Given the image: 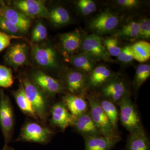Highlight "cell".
<instances>
[{
  "instance_id": "1",
  "label": "cell",
  "mask_w": 150,
  "mask_h": 150,
  "mask_svg": "<svg viewBox=\"0 0 150 150\" xmlns=\"http://www.w3.org/2000/svg\"><path fill=\"white\" fill-rule=\"evenodd\" d=\"M121 18L112 9L107 8L100 12L89 21L87 28L91 33L101 37L112 34L121 24Z\"/></svg>"
},
{
  "instance_id": "2",
  "label": "cell",
  "mask_w": 150,
  "mask_h": 150,
  "mask_svg": "<svg viewBox=\"0 0 150 150\" xmlns=\"http://www.w3.org/2000/svg\"><path fill=\"white\" fill-rule=\"evenodd\" d=\"M20 80L38 120L45 123L48 115V103L46 94L29 78L24 76Z\"/></svg>"
},
{
  "instance_id": "3",
  "label": "cell",
  "mask_w": 150,
  "mask_h": 150,
  "mask_svg": "<svg viewBox=\"0 0 150 150\" xmlns=\"http://www.w3.org/2000/svg\"><path fill=\"white\" fill-rule=\"evenodd\" d=\"M84 97L88 102L89 110L91 118L103 136L112 137L118 135L101 107L96 92L88 91Z\"/></svg>"
},
{
  "instance_id": "4",
  "label": "cell",
  "mask_w": 150,
  "mask_h": 150,
  "mask_svg": "<svg viewBox=\"0 0 150 150\" xmlns=\"http://www.w3.org/2000/svg\"><path fill=\"white\" fill-rule=\"evenodd\" d=\"M97 93L100 96L119 105L126 97L131 95L129 82L119 76L108 81Z\"/></svg>"
},
{
  "instance_id": "5",
  "label": "cell",
  "mask_w": 150,
  "mask_h": 150,
  "mask_svg": "<svg viewBox=\"0 0 150 150\" xmlns=\"http://www.w3.org/2000/svg\"><path fill=\"white\" fill-rule=\"evenodd\" d=\"M79 52L89 56L97 62H113L102 43L101 37L96 34H84Z\"/></svg>"
},
{
  "instance_id": "6",
  "label": "cell",
  "mask_w": 150,
  "mask_h": 150,
  "mask_svg": "<svg viewBox=\"0 0 150 150\" xmlns=\"http://www.w3.org/2000/svg\"><path fill=\"white\" fill-rule=\"evenodd\" d=\"M30 45V54L32 59L39 67L47 69L53 70L60 67L59 54L52 46L32 43Z\"/></svg>"
},
{
  "instance_id": "7",
  "label": "cell",
  "mask_w": 150,
  "mask_h": 150,
  "mask_svg": "<svg viewBox=\"0 0 150 150\" xmlns=\"http://www.w3.org/2000/svg\"><path fill=\"white\" fill-rule=\"evenodd\" d=\"M118 106L121 124L129 133L144 129L138 110L131 100V95L125 98Z\"/></svg>"
},
{
  "instance_id": "8",
  "label": "cell",
  "mask_w": 150,
  "mask_h": 150,
  "mask_svg": "<svg viewBox=\"0 0 150 150\" xmlns=\"http://www.w3.org/2000/svg\"><path fill=\"white\" fill-rule=\"evenodd\" d=\"M13 108L9 97L2 89H0V126L5 141L8 144L12 139L14 116Z\"/></svg>"
},
{
  "instance_id": "9",
  "label": "cell",
  "mask_w": 150,
  "mask_h": 150,
  "mask_svg": "<svg viewBox=\"0 0 150 150\" xmlns=\"http://www.w3.org/2000/svg\"><path fill=\"white\" fill-rule=\"evenodd\" d=\"M61 81L64 89L69 93L84 97L89 91L87 75L79 70L74 69L67 70Z\"/></svg>"
},
{
  "instance_id": "10",
  "label": "cell",
  "mask_w": 150,
  "mask_h": 150,
  "mask_svg": "<svg viewBox=\"0 0 150 150\" xmlns=\"http://www.w3.org/2000/svg\"><path fill=\"white\" fill-rule=\"evenodd\" d=\"M53 134L54 132L47 127L35 122H29L25 123L22 128L17 141L44 144L50 141Z\"/></svg>"
},
{
  "instance_id": "11",
  "label": "cell",
  "mask_w": 150,
  "mask_h": 150,
  "mask_svg": "<svg viewBox=\"0 0 150 150\" xmlns=\"http://www.w3.org/2000/svg\"><path fill=\"white\" fill-rule=\"evenodd\" d=\"M30 79L38 88L49 96L54 97L64 91V86L61 81L40 70L34 71L31 74Z\"/></svg>"
},
{
  "instance_id": "12",
  "label": "cell",
  "mask_w": 150,
  "mask_h": 150,
  "mask_svg": "<svg viewBox=\"0 0 150 150\" xmlns=\"http://www.w3.org/2000/svg\"><path fill=\"white\" fill-rule=\"evenodd\" d=\"M14 8L30 19L48 18L50 17L49 10L44 1L39 0H17L12 2Z\"/></svg>"
},
{
  "instance_id": "13",
  "label": "cell",
  "mask_w": 150,
  "mask_h": 150,
  "mask_svg": "<svg viewBox=\"0 0 150 150\" xmlns=\"http://www.w3.org/2000/svg\"><path fill=\"white\" fill-rule=\"evenodd\" d=\"M29 51V46L26 43H16L11 44L4 56V62L14 69L28 65Z\"/></svg>"
},
{
  "instance_id": "14",
  "label": "cell",
  "mask_w": 150,
  "mask_h": 150,
  "mask_svg": "<svg viewBox=\"0 0 150 150\" xmlns=\"http://www.w3.org/2000/svg\"><path fill=\"white\" fill-rule=\"evenodd\" d=\"M84 33L79 29L63 33L59 37V45L64 58H67L79 52Z\"/></svg>"
},
{
  "instance_id": "15",
  "label": "cell",
  "mask_w": 150,
  "mask_h": 150,
  "mask_svg": "<svg viewBox=\"0 0 150 150\" xmlns=\"http://www.w3.org/2000/svg\"><path fill=\"white\" fill-rule=\"evenodd\" d=\"M87 76L89 90L94 91L119 75L106 65L100 64L97 65Z\"/></svg>"
},
{
  "instance_id": "16",
  "label": "cell",
  "mask_w": 150,
  "mask_h": 150,
  "mask_svg": "<svg viewBox=\"0 0 150 150\" xmlns=\"http://www.w3.org/2000/svg\"><path fill=\"white\" fill-rule=\"evenodd\" d=\"M0 16L18 27L23 34L28 32L31 25V19L19 11L6 4L4 1H0Z\"/></svg>"
},
{
  "instance_id": "17",
  "label": "cell",
  "mask_w": 150,
  "mask_h": 150,
  "mask_svg": "<svg viewBox=\"0 0 150 150\" xmlns=\"http://www.w3.org/2000/svg\"><path fill=\"white\" fill-rule=\"evenodd\" d=\"M51 123L64 131L69 126H72L74 117L71 114L63 101L55 103L51 110Z\"/></svg>"
},
{
  "instance_id": "18",
  "label": "cell",
  "mask_w": 150,
  "mask_h": 150,
  "mask_svg": "<svg viewBox=\"0 0 150 150\" xmlns=\"http://www.w3.org/2000/svg\"><path fill=\"white\" fill-rule=\"evenodd\" d=\"M72 126L83 137L102 135L93 120L89 110L74 118Z\"/></svg>"
},
{
  "instance_id": "19",
  "label": "cell",
  "mask_w": 150,
  "mask_h": 150,
  "mask_svg": "<svg viewBox=\"0 0 150 150\" xmlns=\"http://www.w3.org/2000/svg\"><path fill=\"white\" fill-rule=\"evenodd\" d=\"M83 138L85 150H110L121 140L119 135L112 137L100 135Z\"/></svg>"
},
{
  "instance_id": "20",
  "label": "cell",
  "mask_w": 150,
  "mask_h": 150,
  "mask_svg": "<svg viewBox=\"0 0 150 150\" xmlns=\"http://www.w3.org/2000/svg\"><path fill=\"white\" fill-rule=\"evenodd\" d=\"M62 100L74 118L89 110L88 102L84 97L69 93L63 97Z\"/></svg>"
},
{
  "instance_id": "21",
  "label": "cell",
  "mask_w": 150,
  "mask_h": 150,
  "mask_svg": "<svg viewBox=\"0 0 150 150\" xmlns=\"http://www.w3.org/2000/svg\"><path fill=\"white\" fill-rule=\"evenodd\" d=\"M75 69L88 75L97 65V62L83 53H79L66 59Z\"/></svg>"
},
{
  "instance_id": "22",
  "label": "cell",
  "mask_w": 150,
  "mask_h": 150,
  "mask_svg": "<svg viewBox=\"0 0 150 150\" xmlns=\"http://www.w3.org/2000/svg\"><path fill=\"white\" fill-rule=\"evenodd\" d=\"M127 150H150V142L144 129L129 133Z\"/></svg>"
},
{
  "instance_id": "23",
  "label": "cell",
  "mask_w": 150,
  "mask_h": 150,
  "mask_svg": "<svg viewBox=\"0 0 150 150\" xmlns=\"http://www.w3.org/2000/svg\"><path fill=\"white\" fill-rule=\"evenodd\" d=\"M139 34V22L131 21L118 28L112 33V35L118 39L136 42L138 41Z\"/></svg>"
},
{
  "instance_id": "24",
  "label": "cell",
  "mask_w": 150,
  "mask_h": 150,
  "mask_svg": "<svg viewBox=\"0 0 150 150\" xmlns=\"http://www.w3.org/2000/svg\"><path fill=\"white\" fill-rule=\"evenodd\" d=\"M13 95L14 97L18 106L23 113L30 117L38 120L25 93L22 83L20 80L18 89L13 92Z\"/></svg>"
},
{
  "instance_id": "25",
  "label": "cell",
  "mask_w": 150,
  "mask_h": 150,
  "mask_svg": "<svg viewBox=\"0 0 150 150\" xmlns=\"http://www.w3.org/2000/svg\"><path fill=\"white\" fill-rule=\"evenodd\" d=\"M49 11L50 17L48 19L56 27L64 26L71 22V17L69 11L63 6H56Z\"/></svg>"
},
{
  "instance_id": "26",
  "label": "cell",
  "mask_w": 150,
  "mask_h": 150,
  "mask_svg": "<svg viewBox=\"0 0 150 150\" xmlns=\"http://www.w3.org/2000/svg\"><path fill=\"white\" fill-rule=\"evenodd\" d=\"M134 59L140 63L147 62L150 58V43L140 40L131 44Z\"/></svg>"
},
{
  "instance_id": "27",
  "label": "cell",
  "mask_w": 150,
  "mask_h": 150,
  "mask_svg": "<svg viewBox=\"0 0 150 150\" xmlns=\"http://www.w3.org/2000/svg\"><path fill=\"white\" fill-rule=\"evenodd\" d=\"M98 96L101 107L109 118L113 129L118 133V124L119 119V113L116 105L98 95Z\"/></svg>"
},
{
  "instance_id": "28",
  "label": "cell",
  "mask_w": 150,
  "mask_h": 150,
  "mask_svg": "<svg viewBox=\"0 0 150 150\" xmlns=\"http://www.w3.org/2000/svg\"><path fill=\"white\" fill-rule=\"evenodd\" d=\"M150 76L149 64H142L137 67L133 82L134 89L138 91Z\"/></svg>"
},
{
  "instance_id": "29",
  "label": "cell",
  "mask_w": 150,
  "mask_h": 150,
  "mask_svg": "<svg viewBox=\"0 0 150 150\" xmlns=\"http://www.w3.org/2000/svg\"><path fill=\"white\" fill-rule=\"evenodd\" d=\"M101 40L104 47L110 56L111 57H117L120 54L122 48L120 46L119 39L112 35L101 37Z\"/></svg>"
},
{
  "instance_id": "30",
  "label": "cell",
  "mask_w": 150,
  "mask_h": 150,
  "mask_svg": "<svg viewBox=\"0 0 150 150\" xmlns=\"http://www.w3.org/2000/svg\"><path fill=\"white\" fill-rule=\"evenodd\" d=\"M76 6L79 12L84 16L93 13L97 9L96 4L92 0H79L76 2Z\"/></svg>"
},
{
  "instance_id": "31",
  "label": "cell",
  "mask_w": 150,
  "mask_h": 150,
  "mask_svg": "<svg viewBox=\"0 0 150 150\" xmlns=\"http://www.w3.org/2000/svg\"><path fill=\"white\" fill-rule=\"evenodd\" d=\"M48 35L47 29L41 21L35 25L31 33V43H38L45 40Z\"/></svg>"
},
{
  "instance_id": "32",
  "label": "cell",
  "mask_w": 150,
  "mask_h": 150,
  "mask_svg": "<svg viewBox=\"0 0 150 150\" xmlns=\"http://www.w3.org/2000/svg\"><path fill=\"white\" fill-rule=\"evenodd\" d=\"M13 83L12 70L6 66L0 65V87L8 88Z\"/></svg>"
},
{
  "instance_id": "33",
  "label": "cell",
  "mask_w": 150,
  "mask_h": 150,
  "mask_svg": "<svg viewBox=\"0 0 150 150\" xmlns=\"http://www.w3.org/2000/svg\"><path fill=\"white\" fill-rule=\"evenodd\" d=\"M139 23V34L138 40L149 41L150 39V20L149 18L140 19Z\"/></svg>"
},
{
  "instance_id": "34",
  "label": "cell",
  "mask_w": 150,
  "mask_h": 150,
  "mask_svg": "<svg viewBox=\"0 0 150 150\" xmlns=\"http://www.w3.org/2000/svg\"><path fill=\"white\" fill-rule=\"evenodd\" d=\"M0 30L9 35L20 36V34H23L18 27L11 24L1 16H0Z\"/></svg>"
},
{
  "instance_id": "35",
  "label": "cell",
  "mask_w": 150,
  "mask_h": 150,
  "mask_svg": "<svg viewBox=\"0 0 150 150\" xmlns=\"http://www.w3.org/2000/svg\"><path fill=\"white\" fill-rule=\"evenodd\" d=\"M117 59L118 62L122 64L129 65L133 63L134 59L130 44L122 47Z\"/></svg>"
},
{
  "instance_id": "36",
  "label": "cell",
  "mask_w": 150,
  "mask_h": 150,
  "mask_svg": "<svg viewBox=\"0 0 150 150\" xmlns=\"http://www.w3.org/2000/svg\"><path fill=\"white\" fill-rule=\"evenodd\" d=\"M114 3L124 10L131 11L139 7L142 1L139 0H116Z\"/></svg>"
},
{
  "instance_id": "37",
  "label": "cell",
  "mask_w": 150,
  "mask_h": 150,
  "mask_svg": "<svg viewBox=\"0 0 150 150\" xmlns=\"http://www.w3.org/2000/svg\"><path fill=\"white\" fill-rule=\"evenodd\" d=\"M13 39H21L25 40L22 36L9 35L0 30V52L10 46L11 41Z\"/></svg>"
},
{
  "instance_id": "38",
  "label": "cell",
  "mask_w": 150,
  "mask_h": 150,
  "mask_svg": "<svg viewBox=\"0 0 150 150\" xmlns=\"http://www.w3.org/2000/svg\"><path fill=\"white\" fill-rule=\"evenodd\" d=\"M2 150H14V149L12 147L8 146V144H5Z\"/></svg>"
}]
</instances>
